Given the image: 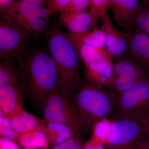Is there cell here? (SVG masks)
Wrapping results in <instances>:
<instances>
[{
    "label": "cell",
    "instance_id": "21",
    "mask_svg": "<svg viewBox=\"0 0 149 149\" xmlns=\"http://www.w3.org/2000/svg\"><path fill=\"white\" fill-rule=\"evenodd\" d=\"M22 146L27 149L35 148L45 146L47 143L46 135L41 130L24 134L20 139Z\"/></svg>",
    "mask_w": 149,
    "mask_h": 149
},
{
    "label": "cell",
    "instance_id": "8",
    "mask_svg": "<svg viewBox=\"0 0 149 149\" xmlns=\"http://www.w3.org/2000/svg\"><path fill=\"white\" fill-rule=\"evenodd\" d=\"M113 65L112 77L104 88L115 95L140 81L149 80V75L126 55L115 59Z\"/></svg>",
    "mask_w": 149,
    "mask_h": 149
},
{
    "label": "cell",
    "instance_id": "14",
    "mask_svg": "<svg viewBox=\"0 0 149 149\" xmlns=\"http://www.w3.org/2000/svg\"><path fill=\"white\" fill-rule=\"evenodd\" d=\"M85 77L93 85L104 88L113 74V62L108 60L84 65Z\"/></svg>",
    "mask_w": 149,
    "mask_h": 149
},
{
    "label": "cell",
    "instance_id": "24",
    "mask_svg": "<svg viewBox=\"0 0 149 149\" xmlns=\"http://www.w3.org/2000/svg\"><path fill=\"white\" fill-rule=\"evenodd\" d=\"M111 120L104 118L97 122L93 126L94 136L103 143L107 144L109 137Z\"/></svg>",
    "mask_w": 149,
    "mask_h": 149
},
{
    "label": "cell",
    "instance_id": "30",
    "mask_svg": "<svg viewBox=\"0 0 149 149\" xmlns=\"http://www.w3.org/2000/svg\"><path fill=\"white\" fill-rule=\"evenodd\" d=\"M95 142L90 143L86 145L84 149H105L103 144L97 139H96Z\"/></svg>",
    "mask_w": 149,
    "mask_h": 149
},
{
    "label": "cell",
    "instance_id": "26",
    "mask_svg": "<svg viewBox=\"0 0 149 149\" xmlns=\"http://www.w3.org/2000/svg\"><path fill=\"white\" fill-rule=\"evenodd\" d=\"M0 131L5 139L11 141L16 137V132L13 129L10 119L3 115L0 117Z\"/></svg>",
    "mask_w": 149,
    "mask_h": 149
},
{
    "label": "cell",
    "instance_id": "6",
    "mask_svg": "<svg viewBox=\"0 0 149 149\" xmlns=\"http://www.w3.org/2000/svg\"><path fill=\"white\" fill-rule=\"evenodd\" d=\"M42 107L47 123L64 124L77 133L86 128L70 97L60 89L46 97Z\"/></svg>",
    "mask_w": 149,
    "mask_h": 149
},
{
    "label": "cell",
    "instance_id": "10",
    "mask_svg": "<svg viewBox=\"0 0 149 149\" xmlns=\"http://www.w3.org/2000/svg\"><path fill=\"white\" fill-rule=\"evenodd\" d=\"M100 28L105 34L106 47L113 60L124 56L128 47L125 32L115 25L108 13L102 17Z\"/></svg>",
    "mask_w": 149,
    "mask_h": 149
},
{
    "label": "cell",
    "instance_id": "25",
    "mask_svg": "<svg viewBox=\"0 0 149 149\" xmlns=\"http://www.w3.org/2000/svg\"><path fill=\"white\" fill-rule=\"evenodd\" d=\"M111 0H90L88 9L97 15L101 19L109 10Z\"/></svg>",
    "mask_w": 149,
    "mask_h": 149
},
{
    "label": "cell",
    "instance_id": "31",
    "mask_svg": "<svg viewBox=\"0 0 149 149\" xmlns=\"http://www.w3.org/2000/svg\"><path fill=\"white\" fill-rule=\"evenodd\" d=\"M21 1L25 2L32 3L35 4L43 6H47V4L48 0H19Z\"/></svg>",
    "mask_w": 149,
    "mask_h": 149
},
{
    "label": "cell",
    "instance_id": "11",
    "mask_svg": "<svg viewBox=\"0 0 149 149\" xmlns=\"http://www.w3.org/2000/svg\"><path fill=\"white\" fill-rule=\"evenodd\" d=\"M141 4L140 0H111L109 10L113 21L124 32L135 29L136 14Z\"/></svg>",
    "mask_w": 149,
    "mask_h": 149
},
{
    "label": "cell",
    "instance_id": "12",
    "mask_svg": "<svg viewBox=\"0 0 149 149\" xmlns=\"http://www.w3.org/2000/svg\"><path fill=\"white\" fill-rule=\"evenodd\" d=\"M100 18L90 10L60 13L59 20L68 33L78 34L89 31L96 26Z\"/></svg>",
    "mask_w": 149,
    "mask_h": 149
},
{
    "label": "cell",
    "instance_id": "22",
    "mask_svg": "<svg viewBox=\"0 0 149 149\" xmlns=\"http://www.w3.org/2000/svg\"><path fill=\"white\" fill-rule=\"evenodd\" d=\"M46 127L50 133L56 136L55 142L57 145L63 143L77 133L68 126L61 123H47Z\"/></svg>",
    "mask_w": 149,
    "mask_h": 149
},
{
    "label": "cell",
    "instance_id": "23",
    "mask_svg": "<svg viewBox=\"0 0 149 149\" xmlns=\"http://www.w3.org/2000/svg\"><path fill=\"white\" fill-rule=\"evenodd\" d=\"M135 28L141 29L149 36V5L141 3L136 14Z\"/></svg>",
    "mask_w": 149,
    "mask_h": 149
},
{
    "label": "cell",
    "instance_id": "5",
    "mask_svg": "<svg viewBox=\"0 0 149 149\" xmlns=\"http://www.w3.org/2000/svg\"><path fill=\"white\" fill-rule=\"evenodd\" d=\"M114 113L145 122L149 116V80L140 81L116 95Z\"/></svg>",
    "mask_w": 149,
    "mask_h": 149
},
{
    "label": "cell",
    "instance_id": "2",
    "mask_svg": "<svg viewBox=\"0 0 149 149\" xmlns=\"http://www.w3.org/2000/svg\"><path fill=\"white\" fill-rule=\"evenodd\" d=\"M46 33L48 50L58 72L59 89L70 97L82 83L78 54L68 33L56 28Z\"/></svg>",
    "mask_w": 149,
    "mask_h": 149
},
{
    "label": "cell",
    "instance_id": "20",
    "mask_svg": "<svg viewBox=\"0 0 149 149\" xmlns=\"http://www.w3.org/2000/svg\"><path fill=\"white\" fill-rule=\"evenodd\" d=\"M18 67L10 61L2 59L1 61L0 88L7 85H17L21 81V71L19 72Z\"/></svg>",
    "mask_w": 149,
    "mask_h": 149
},
{
    "label": "cell",
    "instance_id": "19",
    "mask_svg": "<svg viewBox=\"0 0 149 149\" xmlns=\"http://www.w3.org/2000/svg\"><path fill=\"white\" fill-rule=\"evenodd\" d=\"M10 17L30 37H38L47 32L48 21L45 19Z\"/></svg>",
    "mask_w": 149,
    "mask_h": 149
},
{
    "label": "cell",
    "instance_id": "4",
    "mask_svg": "<svg viewBox=\"0 0 149 149\" xmlns=\"http://www.w3.org/2000/svg\"><path fill=\"white\" fill-rule=\"evenodd\" d=\"M30 37L12 19L3 14L0 21V56L24 67L26 40Z\"/></svg>",
    "mask_w": 149,
    "mask_h": 149
},
{
    "label": "cell",
    "instance_id": "1",
    "mask_svg": "<svg viewBox=\"0 0 149 149\" xmlns=\"http://www.w3.org/2000/svg\"><path fill=\"white\" fill-rule=\"evenodd\" d=\"M21 81L25 94L38 106H42L46 97L59 89L58 72L48 50H37L25 59Z\"/></svg>",
    "mask_w": 149,
    "mask_h": 149
},
{
    "label": "cell",
    "instance_id": "28",
    "mask_svg": "<svg viewBox=\"0 0 149 149\" xmlns=\"http://www.w3.org/2000/svg\"><path fill=\"white\" fill-rule=\"evenodd\" d=\"M51 149H81V146L76 139L72 137L63 143L57 145Z\"/></svg>",
    "mask_w": 149,
    "mask_h": 149
},
{
    "label": "cell",
    "instance_id": "15",
    "mask_svg": "<svg viewBox=\"0 0 149 149\" xmlns=\"http://www.w3.org/2000/svg\"><path fill=\"white\" fill-rule=\"evenodd\" d=\"M23 101L22 93L17 85L0 88L1 115H14L21 111Z\"/></svg>",
    "mask_w": 149,
    "mask_h": 149
},
{
    "label": "cell",
    "instance_id": "17",
    "mask_svg": "<svg viewBox=\"0 0 149 149\" xmlns=\"http://www.w3.org/2000/svg\"><path fill=\"white\" fill-rule=\"evenodd\" d=\"M70 40L96 48L106 47V36L101 28H95L92 31L78 34L68 33Z\"/></svg>",
    "mask_w": 149,
    "mask_h": 149
},
{
    "label": "cell",
    "instance_id": "27",
    "mask_svg": "<svg viewBox=\"0 0 149 149\" xmlns=\"http://www.w3.org/2000/svg\"><path fill=\"white\" fill-rule=\"evenodd\" d=\"M74 0H48L47 7L53 14L63 11Z\"/></svg>",
    "mask_w": 149,
    "mask_h": 149
},
{
    "label": "cell",
    "instance_id": "3",
    "mask_svg": "<svg viewBox=\"0 0 149 149\" xmlns=\"http://www.w3.org/2000/svg\"><path fill=\"white\" fill-rule=\"evenodd\" d=\"M70 97L86 128L114 112L116 95L103 87L82 82Z\"/></svg>",
    "mask_w": 149,
    "mask_h": 149
},
{
    "label": "cell",
    "instance_id": "16",
    "mask_svg": "<svg viewBox=\"0 0 149 149\" xmlns=\"http://www.w3.org/2000/svg\"><path fill=\"white\" fill-rule=\"evenodd\" d=\"M71 42L77 51L79 58L84 65L102 61H112L113 59L106 47L96 48L82 43Z\"/></svg>",
    "mask_w": 149,
    "mask_h": 149
},
{
    "label": "cell",
    "instance_id": "18",
    "mask_svg": "<svg viewBox=\"0 0 149 149\" xmlns=\"http://www.w3.org/2000/svg\"><path fill=\"white\" fill-rule=\"evenodd\" d=\"M10 119L13 129L17 133H24L35 130L39 125L37 118L33 115L21 110Z\"/></svg>",
    "mask_w": 149,
    "mask_h": 149
},
{
    "label": "cell",
    "instance_id": "9",
    "mask_svg": "<svg viewBox=\"0 0 149 149\" xmlns=\"http://www.w3.org/2000/svg\"><path fill=\"white\" fill-rule=\"evenodd\" d=\"M125 33L128 45L125 54L149 76V35L138 28Z\"/></svg>",
    "mask_w": 149,
    "mask_h": 149
},
{
    "label": "cell",
    "instance_id": "33",
    "mask_svg": "<svg viewBox=\"0 0 149 149\" xmlns=\"http://www.w3.org/2000/svg\"><path fill=\"white\" fill-rule=\"evenodd\" d=\"M137 149H149V140L145 139L136 148Z\"/></svg>",
    "mask_w": 149,
    "mask_h": 149
},
{
    "label": "cell",
    "instance_id": "7",
    "mask_svg": "<svg viewBox=\"0 0 149 149\" xmlns=\"http://www.w3.org/2000/svg\"><path fill=\"white\" fill-rule=\"evenodd\" d=\"M111 123L108 141L109 149L137 148L146 138L145 122L114 115Z\"/></svg>",
    "mask_w": 149,
    "mask_h": 149
},
{
    "label": "cell",
    "instance_id": "32",
    "mask_svg": "<svg viewBox=\"0 0 149 149\" xmlns=\"http://www.w3.org/2000/svg\"><path fill=\"white\" fill-rule=\"evenodd\" d=\"M15 0H0V9L1 12L10 5Z\"/></svg>",
    "mask_w": 149,
    "mask_h": 149
},
{
    "label": "cell",
    "instance_id": "35",
    "mask_svg": "<svg viewBox=\"0 0 149 149\" xmlns=\"http://www.w3.org/2000/svg\"><path fill=\"white\" fill-rule=\"evenodd\" d=\"M141 3L149 5V0H140Z\"/></svg>",
    "mask_w": 149,
    "mask_h": 149
},
{
    "label": "cell",
    "instance_id": "34",
    "mask_svg": "<svg viewBox=\"0 0 149 149\" xmlns=\"http://www.w3.org/2000/svg\"><path fill=\"white\" fill-rule=\"evenodd\" d=\"M145 128L146 136L149 140V116L145 121Z\"/></svg>",
    "mask_w": 149,
    "mask_h": 149
},
{
    "label": "cell",
    "instance_id": "29",
    "mask_svg": "<svg viewBox=\"0 0 149 149\" xmlns=\"http://www.w3.org/2000/svg\"><path fill=\"white\" fill-rule=\"evenodd\" d=\"M1 149H19L18 147L11 140L3 138L0 141Z\"/></svg>",
    "mask_w": 149,
    "mask_h": 149
},
{
    "label": "cell",
    "instance_id": "13",
    "mask_svg": "<svg viewBox=\"0 0 149 149\" xmlns=\"http://www.w3.org/2000/svg\"><path fill=\"white\" fill-rule=\"evenodd\" d=\"M2 12L11 17L41 18L47 21L53 14L52 12L47 7L19 0H15Z\"/></svg>",
    "mask_w": 149,
    "mask_h": 149
}]
</instances>
